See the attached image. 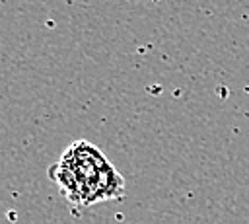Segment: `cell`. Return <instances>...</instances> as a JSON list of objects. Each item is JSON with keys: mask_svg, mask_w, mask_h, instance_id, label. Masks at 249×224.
I'll use <instances>...</instances> for the list:
<instances>
[{"mask_svg": "<svg viewBox=\"0 0 249 224\" xmlns=\"http://www.w3.org/2000/svg\"><path fill=\"white\" fill-rule=\"evenodd\" d=\"M60 195L74 206H89L99 201L124 195V179L105 154L88 140H74L58 162L47 169Z\"/></svg>", "mask_w": 249, "mask_h": 224, "instance_id": "6da1fadb", "label": "cell"}]
</instances>
